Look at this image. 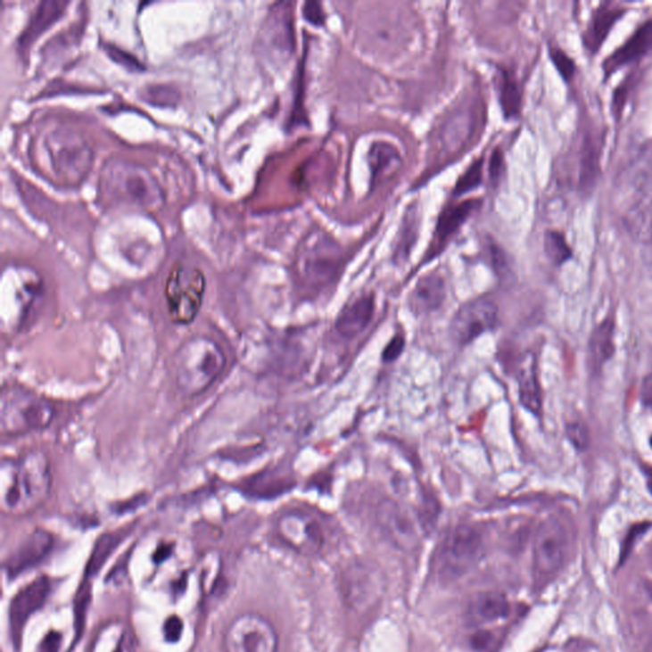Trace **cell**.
Returning <instances> with one entry per match:
<instances>
[{"instance_id":"32","label":"cell","mask_w":652,"mask_h":652,"mask_svg":"<svg viewBox=\"0 0 652 652\" xmlns=\"http://www.w3.org/2000/svg\"><path fill=\"white\" fill-rule=\"evenodd\" d=\"M544 252L555 265L565 264L573 258V250L568 245L565 235L553 229H549L544 235Z\"/></svg>"},{"instance_id":"36","label":"cell","mask_w":652,"mask_h":652,"mask_svg":"<svg viewBox=\"0 0 652 652\" xmlns=\"http://www.w3.org/2000/svg\"><path fill=\"white\" fill-rule=\"evenodd\" d=\"M632 82L633 78L631 79V77H627V78L623 80V83H621V85L618 86V88L615 91V95H613V114H615V118H617V120H619L622 112H623L624 105H626L628 94H630Z\"/></svg>"},{"instance_id":"26","label":"cell","mask_w":652,"mask_h":652,"mask_svg":"<svg viewBox=\"0 0 652 652\" xmlns=\"http://www.w3.org/2000/svg\"><path fill=\"white\" fill-rule=\"evenodd\" d=\"M374 574L366 565H351L344 576L345 595L353 606L370 603L374 598Z\"/></svg>"},{"instance_id":"7","label":"cell","mask_w":652,"mask_h":652,"mask_svg":"<svg viewBox=\"0 0 652 652\" xmlns=\"http://www.w3.org/2000/svg\"><path fill=\"white\" fill-rule=\"evenodd\" d=\"M54 175L62 183H79L91 169L94 153L78 134L56 130L45 141Z\"/></svg>"},{"instance_id":"11","label":"cell","mask_w":652,"mask_h":652,"mask_svg":"<svg viewBox=\"0 0 652 652\" xmlns=\"http://www.w3.org/2000/svg\"><path fill=\"white\" fill-rule=\"evenodd\" d=\"M499 321V309L492 301L479 299L466 302L458 309L450 326L452 341L467 345L491 332Z\"/></svg>"},{"instance_id":"43","label":"cell","mask_w":652,"mask_h":652,"mask_svg":"<svg viewBox=\"0 0 652 652\" xmlns=\"http://www.w3.org/2000/svg\"><path fill=\"white\" fill-rule=\"evenodd\" d=\"M646 475H648V488H650L652 493V469L648 470V472H646Z\"/></svg>"},{"instance_id":"5","label":"cell","mask_w":652,"mask_h":652,"mask_svg":"<svg viewBox=\"0 0 652 652\" xmlns=\"http://www.w3.org/2000/svg\"><path fill=\"white\" fill-rule=\"evenodd\" d=\"M207 279L199 268L175 264L165 282V299L169 320L189 326L203 306Z\"/></svg>"},{"instance_id":"15","label":"cell","mask_w":652,"mask_h":652,"mask_svg":"<svg viewBox=\"0 0 652 652\" xmlns=\"http://www.w3.org/2000/svg\"><path fill=\"white\" fill-rule=\"evenodd\" d=\"M50 585L47 579L38 577L34 582L27 585L13 598L9 608V622H11L12 637L14 644L18 645L22 636L23 628L29 617L43 607L47 595H49Z\"/></svg>"},{"instance_id":"13","label":"cell","mask_w":652,"mask_h":652,"mask_svg":"<svg viewBox=\"0 0 652 652\" xmlns=\"http://www.w3.org/2000/svg\"><path fill=\"white\" fill-rule=\"evenodd\" d=\"M107 175L116 192L133 203L153 207L162 202L159 183L145 169L123 163L111 168Z\"/></svg>"},{"instance_id":"29","label":"cell","mask_w":652,"mask_h":652,"mask_svg":"<svg viewBox=\"0 0 652 652\" xmlns=\"http://www.w3.org/2000/svg\"><path fill=\"white\" fill-rule=\"evenodd\" d=\"M472 613L479 621L496 622L510 615V604L499 592H485L472 604Z\"/></svg>"},{"instance_id":"14","label":"cell","mask_w":652,"mask_h":652,"mask_svg":"<svg viewBox=\"0 0 652 652\" xmlns=\"http://www.w3.org/2000/svg\"><path fill=\"white\" fill-rule=\"evenodd\" d=\"M475 110L464 106L446 116L434 134L436 153L443 160L460 153L475 136Z\"/></svg>"},{"instance_id":"34","label":"cell","mask_w":652,"mask_h":652,"mask_svg":"<svg viewBox=\"0 0 652 652\" xmlns=\"http://www.w3.org/2000/svg\"><path fill=\"white\" fill-rule=\"evenodd\" d=\"M482 181H483V161L479 159L466 169L463 177L458 178L454 194L460 196L472 192V190L478 189L481 186Z\"/></svg>"},{"instance_id":"22","label":"cell","mask_w":652,"mask_h":652,"mask_svg":"<svg viewBox=\"0 0 652 652\" xmlns=\"http://www.w3.org/2000/svg\"><path fill=\"white\" fill-rule=\"evenodd\" d=\"M624 12L626 9L615 7L609 3L599 5L592 14L590 23L583 34V44L589 52L592 54L599 52L601 45L607 40L619 18L623 16Z\"/></svg>"},{"instance_id":"28","label":"cell","mask_w":652,"mask_h":652,"mask_svg":"<svg viewBox=\"0 0 652 652\" xmlns=\"http://www.w3.org/2000/svg\"><path fill=\"white\" fill-rule=\"evenodd\" d=\"M600 154L597 144L590 136L583 141L582 159H580V192L582 194H590L597 186L600 172Z\"/></svg>"},{"instance_id":"45","label":"cell","mask_w":652,"mask_h":652,"mask_svg":"<svg viewBox=\"0 0 652 652\" xmlns=\"http://www.w3.org/2000/svg\"><path fill=\"white\" fill-rule=\"evenodd\" d=\"M650 442H651V448H652V436H651V440H650Z\"/></svg>"},{"instance_id":"30","label":"cell","mask_w":652,"mask_h":652,"mask_svg":"<svg viewBox=\"0 0 652 652\" xmlns=\"http://www.w3.org/2000/svg\"><path fill=\"white\" fill-rule=\"evenodd\" d=\"M499 105L506 119H515L520 114L521 89L516 79L508 71L502 70L497 78Z\"/></svg>"},{"instance_id":"21","label":"cell","mask_w":652,"mask_h":652,"mask_svg":"<svg viewBox=\"0 0 652 652\" xmlns=\"http://www.w3.org/2000/svg\"><path fill=\"white\" fill-rule=\"evenodd\" d=\"M479 201H466L460 204H451L446 207L440 214L434 229L433 243L431 246L430 258L439 254L446 243L454 236L461 226L472 216L476 208L479 207Z\"/></svg>"},{"instance_id":"38","label":"cell","mask_w":652,"mask_h":652,"mask_svg":"<svg viewBox=\"0 0 652 652\" xmlns=\"http://www.w3.org/2000/svg\"><path fill=\"white\" fill-rule=\"evenodd\" d=\"M303 17L311 25L318 27L323 26L326 22V14H324L323 8L318 2L305 3V5H303Z\"/></svg>"},{"instance_id":"27","label":"cell","mask_w":652,"mask_h":652,"mask_svg":"<svg viewBox=\"0 0 652 652\" xmlns=\"http://www.w3.org/2000/svg\"><path fill=\"white\" fill-rule=\"evenodd\" d=\"M615 353V320L607 318L592 330L590 362L592 370L600 371Z\"/></svg>"},{"instance_id":"16","label":"cell","mask_w":652,"mask_h":652,"mask_svg":"<svg viewBox=\"0 0 652 652\" xmlns=\"http://www.w3.org/2000/svg\"><path fill=\"white\" fill-rule=\"evenodd\" d=\"M377 523L384 534L401 550H413L419 537L412 517L392 502L383 503L377 510Z\"/></svg>"},{"instance_id":"44","label":"cell","mask_w":652,"mask_h":652,"mask_svg":"<svg viewBox=\"0 0 652 652\" xmlns=\"http://www.w3.org/2000/svg\"><path fill=\"white\" fill-rule=\"evenodd\" d=\"M645 652H652V635L648 637V642H646Z\"/></svg>"},{"instance_id":"8","label":"cell","mask_w":652,"mask_h":652,"mask_svg":"<svg viewBox=\"0 0 652 652\" xmlns=\"http://www.w3.org/2000/svg\"><path fill=\"white\" fill-rule=\"evenodd\" d=\"M570 544V530L558 517H548L539 525L532 544V564L539 582H548L562 570Z\"/></svg>"},{"instance_id":"3","label":"cell","mask_w":652,"mask_h":652,"mask_svg":"<svg viewBox=\"0 0 652 652\" xmlns=\"http://www.w3.org/2000/svg\"><path fill=\"white\" fill-rule=\"evenodd\" d=\"M55 409L49 400L22 386L9 385L0 398V431L3 436H22L46 430Z\"/></svg>"},{"instance_id":"6","label":"cell","mask_w":652,"mask_h":652,"mask_svg":"<svg viewBox=\"0 0 652 652\" xmlns=\"http://www.w3.org/2000/svg\"><path fill=\"white\" fill-rule=\"evenodd\" d=\"M41 281L31 270L23 268H9L3 274L2 329L4 333H16L29 318L32 306L40 296Z\"/></svg>"},{"instance_id":"12","label":"cell","mask_w":652,"mask_h":652,"mask_svg":"<svg viewBox=\"0 0 652 652\" xmlns=\"http://www.w3.org/2000/svg\"><path fill=\"white\" fill-rule=\"evenodd\" d=\"M278 532L283 541L301 555H317L326 541L323 524L315 515L306 511L283 515L278 521Z\"/></svg>"},{"instance_id":"39","label":"cell","mask_w":652,"mask_h":652,"mask_svg":"<svg viewBox=\"0 0 652 652\" xmlns=\"http://www.w3.org/2000/svg\"><path fill=\"white\" fill-rule=\"evenodd\" d=\"M404 350V338H401L400 335L395 336L394 339H392V342L388 344V347L385 348V352H384V359L385 361H394L395 359H398L399 356H400V353L403 352Z\"/></svg>"},{"instance_id":"25","label":"cell","mask_w":652,"mask_h":652,"mask_svg":"<svg viewBox=\"0 0 652 652\" xmlns=\"http://www.w3.org/2000/svg\"><path fill=\"white\" fill-rule=\"evenodd\" d=\"M628 234L641 243L652 240V194L640 196L631 204L623 216Z\"/></svg>"},{"instance_id":"24","label":"cell","mask_w":652,"mask_h":652,"mask_svg":"<svg viewBox=\"0 0 652 652\" xmlns=\"http://www.w3.org/2000/svg\"><path fill=\"white\" fill-rule=\"evenodd\" d=\"M367 161L371 174V186H376L380 180L390 177L401 166L400 153L395 145L390 144L388 142L372 143Z\"/></svg>"},{"instance_id":"46","label":"cell","mask_w":652,"mask_h":652,"mask_svg":"<svg viewBox=\"0 0 652 652\" xmlns=\"http://www.w3.org/2000/svg\"><path fill=\"white\" fill-rule=\"evenodd\" d=\"M650 559H651V565H652V552H651V558Z\"/></svg>"},{"instance_id":"41","label":"cell","mask_w":652,"mask_h":652,"mask_svg":"<svg viewBox=\"0 0 652 652\" xmlns=\"http://www.w3.org/2000/svg\"><path fill=\"white\" fill-rule=\"evenodd\" d=\"M641 400L646 407L652 409V375L646 377L641 386Z\"/></svg>"},{"instance_id":"4","label":"cell","mask_w":652,"mask_h":652,"mask_svg":"<svg viewBox=\"0 0 652 652\" xmlns=\"http://www.w3.org/2000/svg\"><path fill=\"white\" fill-rule=\"evenodd\" d=\"M483 552V537L478 530L470 525L455 526L437 550V576L443 582H458L479 564Z\"/></svg>"},{"instance_id":"19","label":"cell","mask_w":652,"mask_h":652,"mask_svg":"<svg viewBox=\"0 0 652 652\" xmlns=\"http://www.w3.org/2000/svg\"><path fill=\"white\" fill-rule=\"evenodd\" d=\"M652 50V20L646 21L633 35L618 47L612 55L604 62V71L607 76L615 73L619 68L631 62L640 61Z\"/></svg>"},{"instance_id":"23","label":"cell","mask_w":652,"mask_h":652,"mask_svg":"<svg viewBox=\"0 0 652 652\" xmlns=\"http://www.w3.org/2000/svg\"><path fill=\"white\" fill-rule=\"evenodd\" d=\"M517 389H519L521 406L532 415H541L543 399H541L537 361L532 354H528L521 362L519 374H517Z\"/></svg>"},{"instance_id":"35","label":"cell","mask_w":652,"mask_h":652,"mask_svg":"<svg viewBox=\"0 0 652 652\" xmlns=\"http://www.w3.org/2000/svg\"><path fill=\"white\" fill-rule=\"evenodd\" d=\"M549 56L562 78L565 82H571L576 73V64H574V59L567 55L561 47L557 46H549Z\"/></svg>"},{"instance_id":"2","label":"cell","mask_w":652,"mask_h":652,"mask_svg":"<svg viewBox=\"0 0 652 652\" xmlns=\"http://www.w3.org/2000/svg\"><path fill=\"white\" fill-rule=\"evenodd\" d=\"M227 365L225 351L210 336L186 339L172 359V377L181 394L198 397L222 376Z\"/></svg>"},{"instance_id":"20","label":"cell","mask_w":652,"mask_h":652,"mask_svg":"<svg viewBox=\"0 0 652 652\" xmlns=\"http://www.w3.org/2000/svg\"><path fill=\"white\" fill-rule=\"evenodd\" d=\"M446 282L440 273L425 274L410 292L409 308L416 315H427L441 309L446 300Z\"/></svg>"},{"instance_id":"37","label":"cell","mask_w":652,"mask_h":652,"mask_svg":"<svg viewBox=\"0 0 652 652\" xmlns=\"http://www.w3.org/2000/svg\"><path fill=\"white\" fill-rule=\"evenodd\" d=\"M567 436L574 448L579 450L588 448L589 441H590L588 428H586L582 424H580V422H574V424L568 425Z\"/></svg>"},{"instance_id":"31","label":"cell","mask_w":652,"mask_h":652,"mask_svg":"<svg viewBox=\"0 0 652 652\" xmlns=\"http://www.w3.org/2000/svg\"><path fill=\"white\" fill-rule=\"evenodd\" d=\"M65 5H67V3H41V4L38 5V8L36 9L31 22H29V27L25 29V34H23L22 38H21L22 44L32 43V40H35L41 32H44V29H46L47 27L52 25L56 18L61 16Z\"/></svg>"},{"instance_id":"9","label":"cell","mask_w":652,"mask_h":652,"mask_svg":"<svg viewBox=\"0 0 652 652\" xmlns=\"http://www.w3.org/2000/svg\"><path fill=\"white\" fill-rule=\"evenodd\" d=\"M225 652H276L278 635L273 624L256 613L235 618L223 633Z\"/></svg>"},{"instance_id":"1","label":"cell","mask_w":652,"mask_h":652,"mask_svg":"<svg viewBox=\"0 0 652 652\" xmlns=\"http://www.w3.org/2000/svg\"><path fill=\"white\" fill-rule=\"evenodd\" d=\"M49 458L34 449L17 458H3L0 466V508L9 516H23L37 510L52 491Z\"/></svg>"},{"instance_id":"18","label":"cell","mask_w":652,"mask_h":652,"mask_svg":"<svg viewBox=\"0 0 652 652\" xmlns=\"http://www.w3.org/2000/svg\"><path fill=\"white\" fill-rule=\"evenodd\" d=\"M52 546V535L45 530L36 529L9 556L5 564L9 576H17L25 573L29 567H34L49 553Z\"/></svg>"},{"instance_id":"33","label":"cell","mask_w":652,"mask_h":652,"mask_svg":"<svg viewBox=\"0 0 652 652\" xmlns=\"http://www.w3.org/2000/svg\"><path fill=\"white\" fill-rule=\"evenodd\" d=\"M417 236H418V219H417V213L413 210L412 213H407L404 225L401 226V232L399 234L397 256L406 258L409 255Z\"/></svg>"},{"instance_id":"10","label":"cell","mask_w":652,"mask_h":652,"mask_svg":"<svg viewBox=\"0 0 652 652\" xmlns=\"http://www.w3.org/2000/svg\"><path fill=\"white\" fill-rule=\"evenodd\" d=\"M343 263L341 249L326 235L309 238L300 259L301 273L312 287H323L335 281Z\"/></svg>"},{"instance_id":"40","label":"cell","mask_w":652,"mask_h":652,"mask_svg":"<svg viewBox=\"0 0 652 652\" xmlns=\"http://www.w3.org/2000/svg\"><path fill=\"white\" fill-rule=\"evenodd\" d=\"M646 528H648V525L641 524V525H637L635 528L631 529L630 534H628L626 541H624L623 550H622L623 557H626L628 549H630V548L633 546V543H635V539L639 537L641 532H644Z\"/></svg>"},{"instance_id":"42","label":"cell","mask_w":652,"mask_h":652,"mask_svg":"<svg viewBox=\"0 0 652 652\" xmlns=\"http://www.w3.org/2000/svg\"><path fill=\"white\" fill-rule=\"evenodd\" d=\"M502 154L499 152H493L492 162H491V177L497 180L499 177V172L502 171Z\"/></svg>"},{"instance_id":"17","label":"cell","mask_w":652,"mask_h":652,"mask_svg":"<svg viewBox=\"0 0 652 652\" xmlns=\"http://www.w3.org/2000/svg\"><path fill=\"white\" fill-rule=\"evenodd\" d=\"M375 315V297L362 293L348 301L335 318L336 333L343 338H356L367 329Z\"/></svg>"}]
</instances>
